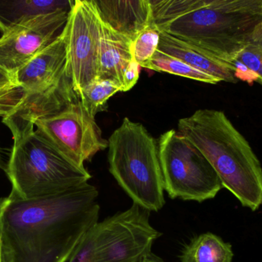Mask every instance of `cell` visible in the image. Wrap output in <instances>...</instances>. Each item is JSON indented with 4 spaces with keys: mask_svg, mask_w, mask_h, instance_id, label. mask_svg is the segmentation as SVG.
Segmentation results:
<instances>
[{
    "mask_svg": "<svg viewBox=\"0 0 262 262\" xmlns=\"http://www.w3.org/2000/svg\"><path fill=\"white\" fill-rule=\"evenodd\" d=\"M98 189L87 183L55 195L0 198L1 262H68L98 223Z\"/></svg>",
    "mask_w": 262,
    "mask_h": 262,
    "instance_id": "obj_1",
    "label": "cell"
},
{
    "mask_svg": "<svg viewBox=\"0 0 262 262\" xmlns=\"http://www.w3.org/2000/svg\"><path fill=\"white\" fill-rule=\"evenodd\" d=\"M178 132L195 145L228 189L251 210L262 205V167L244 136L222 111L199 109L181 118Z\"/></svg>",
    "mask_w": 262,
    "mask_h": 262,
    "instance_id": "obj_2",
    "label": "cell"
},
{
    "mask_svg": "<svg viewBox=\"0 0 262 262\" xmlns=\"http://www.w3.org/2000/svg\"><path fill=\"white\" fill-rule=\"evenodd\" d=\"M154 24L161 32L234 64L262 24V0H189L184 12Z\"/></svg>",
    "mask_w": 262,
    "mask_h": 262,
    "instance_id": "obj_3",
    "label": "cell"
},
{
    "mask_svg": "<svg viewBox=\"0 0 262 262\" xmlns=\"http://www.w3.org/2000/svg\"><path fill=\"white\" fill-rule=\"evenodd\" d=\"M107 141L109 171L133 203L149 212L163 209L165 190L158 142L143 125L128 118Z\"/></svg>",
    "mask_w": 262,
    "mask_h": 262,
    "instance_id": "obj_4",
    "label": "cell"
},
{
    "mask_svg": "<svg viewBox=\"0 0 262 262\" xmlns=\"http://www.w3.org/2000/svg\"><path fill=\"white\" fill-rule=\"evenodd\" d=\"M13 140L6 172L11 192L23 199L60 193L92 178L87 169L71 163L35 129Z\"/></svg>",
    "mask_w": 262,
    "mask_h": 262,
    "instance_id": "obj_5",
    "label": "cell"
},
{
    "mask_svg": "<svg viewBox=\"0 0 262 262\" xmlns=\"http://www.w3.org/2000/svg\"><path fill=\"white\" fill-rule=\"evenodd\" d=\"M158 146L164 190L169 198L203 203L223 189L206 157L178 131L171 129L160 135Z\"/></svg>",
    "mask_w": 262,
    "mask_h": 262,
    "instance_id": "obj_6",
    "label": "cell"
},
{
    "mask_svg": "<svg viewBox=\"0 0 262 262\" xmlns=\"http://www.w3.org/2000/svg\"><path fill=\"white\" fill-rule=\"evenodd\" d=\"M150 212L133 203L128 209L97 223L95 262H143L161 236Z\"/></svg>",
    "mask_w": 262,
    "mask_h": 262,
    "instance_id": "obj_7",
    "label": "cell"
},
{
    "mask_svg": "<svg viewBox=\"0 0 262 262\" xmlns=\"http://www.w3.org/2000/svg\"><path fill=\"white\" fill-rule=\"evenodd\" d=\"M35 130L55 150L80 169L108 147L95 117L77 100L55 115L37 120Z\"/></svg>",
    "mask_w": 262,
    "mask_h": 262,
    "instance_id": "obj_8",
    "label": "cell"
},
{
    "mask_svg": "<svg viewBox=\"0 0 262 262\" xmlns=\"http://www.w3.org/2000/svg\"><path fill=\"white\" fill-rule=\"evenodd\" d=\"M101 30L95 1L75 0L64 31L68 66L78 95L98 78Z\"/></svg>",
    "mask_w": 262,
    "mask_h": 262,
    "instance_id": "obj_9",
    "label": "cell"
},
{
    "mask_svg": "<svg viewBox=\"0 0 262 262\" xmlns=\"http://www.w3.org/2000/svg\"><path fill=\"white\" fill-rule=\"evenodd\" d=\"M14 78L27 95L50 97L69 104L80 99L68 66L64 30L50 46L20 68Z\"/></svg>",
    "mask_w": 262,
    "mask_h": 262,
    "instance_id": "obj_10",
    "label": "cell"
},
{
    "mask_svg": "<svg viewBox=\"0 0 262 262\" xmlns=\"http://www.w3.org/2000/svg\"><path fill=\"white\" fill-rule=\"evenodd\" d=\"M70 11L38 15L14 26L0 38V66L12 75L62 33Z\"/></svg>",
    "mask_w": 262,
    "mask_h": 262,
    "instance_id": "obj_11",
    "label": "cell"
},
{
    "mask_svg": "<svg viewBox=\"0 0 262 262\" xmlns=\"http://www.w3.org/2000/svg\"><path fill=\"white\" fill-rule=\"evenodd\" d=\"M101 21L119 33L134 38L154 23L149 0H94Z\"/></svg>",
    "mask_w": 262,
    "mask_h": 262,
    "instance_id": "obj_12",
    "label": "cell"
},
{
    "mask_svg": "<svg viewBox=\"0 0 262 262\" xmlns=\"http://www.w3.org/2000/svg\"><path fill=\"white\" fill-rule=\"evenodd\" d=\"M158 50L183 60L189 66L220 82H238V69L232 63L222 61L206 51L160 31Z\"/></svg>",
    "mask_w": 262,
    "mask_h": 262,
    "instance_id": "obj_13",
    "label": "cell"
},
{
    "mask_svg": "<svg viewBox=\"0 0 262 262\" xmlns=\"http://www.w3.org/2000/svg\"><path fill=\"white\" fill-rule=\"evenodd\" d=\"M132 43L133 40L128 36L119 33L101 21L97 78L113 82L122 89L124 71L134 59Z\"/></svg>",
    "mask_w": 262,
    "mask_h": 262,
    "instance_id": "obj_14",
    "label": "cell"
},
{
    "mask_svg": "<svg viewBox=\"0 0 262 262\" xmlns=\"http://www.w3.org/2000/svg\"><path fill=\"white\" fill-rule=\"evenodd\" d=\"M71 0H0V31L3 33L17 25L38 15L58 11H71Z\"/></svg>",
    "mask_w": 262,
    "mask_h": 262,
    "instance_id": "obj_15",
    "label": "cell"
},
{
    "mask_svg": "<svg viewBox=\"0 0 262 262\" xmlns=\"http://www.w3.org/2000/svg\"><path fill=\"white\" fill-rule=\"evenodd\" d=\"M233 257L231 244L207 232L195 237L186 246L180 262H232Z\"/></svg>",
    "mask_w": 262,
    "mask_h": 262,
    "instance_id": "obj_16",
    "label": "cell"
},
{
    "mask_svg": "<svg viewBox=\"0 0 262 262\" xmlns=\"http://www.w3.org/2000/svg\"><path fill=\"white\" fill-rule=\"evenodd\" d=\"M142 68L156 72H166L172 75H180L195 81L209 84H217L220 80L204 73L188 65L180 58L157 50L152 58L143 65Z\"/></svg>",
    "mask_w": 262,
    "mask_h": 262,
    "instance_id": "obj_17",
    "label": "cell"
},
{
    "mask_svg": "<svg viewBox=\"0 0 262 262\" xmlns=\"http://www.w3.org/2000/svg\"><path fill=\"white\" fill-rule=\"evenodd\" d=\"M119 92L121 88L113 82L97 78L84 88L78 96L87 112L95 118L98 112L107 109L111 97Z\"/></svg>",
    "mask_w": 262,
    "mask_h": 262,
    "instance_id": "obj_18",
    "label": "cell"
},
{
    "mask_svg": "<svg viewBox=\"0 0 262 262\" xmlns=\"http://www.w3.org/2000/svg\"><path fill=\"white\" fill-rule=\"evenodd\" d=\"M234 65L246 68L252 79L262 85V24L257 28L253 38L240 52Z\"/></svg>",
    "mask_w": 262,
    "mask_h": 262,
    "instance_id": "obj_19",
    "label": "cell"
},
{
    "mask_svg": "<svg viewBox=\"0 0 262 262\" xmlns=\"http://www.w3.org/2000/svg\"><path fill=\"white\" fill-rule=\"evenodd\" d=\"M160 33L158 28L152 23L140 32L133 41V55L140 67L149 61L158 50Z\"/></svg>",
    "mask_w": 262,
    "mask_h": 262,
    "instance_id": "obj_20",
    "label": "cell"
},
{
    "mask_svg": "<svg viewBox=\"0 0 262 262\" xmlns=\"http://www.w3.org/2000/svg\"><path fill=\"white\" fill-rule=\"evenodd\" d=\"M95 226H94L83 237L68 262H95V243H96Z\"/></svg>",
    "mask_w": 262,
    "mask_h": 262,
    "instance_id": "obj_21",
    "label": "cell"
},
{
    "mask_svg": "<svg viewBox=\"0 0 262 262\" xmlns=\"http://www.w3.org/2000/svg\"><path fill=\"white\" fill-rule=\"evenodd\" d=\"M24 90L20 86L0 92V117L6 116L21 101Z\"/></svg>",
    "mask_w": 262,
    "mask_h": 262,
    "instance_id": "obj_22",
    "label": "cell"
},
{
    "mask_svg": "<svg viewBox=\"0 0 262 262\" xmlns=\"http://www.w3.org/2000/svg\"><path fill=\"white\" fill-rule=\"evenodd\" d=\"M140 65L134 59L130 62L123 75L122 89L121 92L130 90L139 79L140 76Z\"/></svg>",
    "mask_w": 262,
    "mask_h": 262,
    "instance_id": "obj_23",
    "label": "cell"
},
{
    "mask_svg": "<svg viewBox=\"0 0 262 262\" xmlns=\"http://www.w3.org/2000/svg\"><path fill=\"white\" fill-rule=\"evenodd\" d=\"M18 86L12 74L0 66V92L13 89Z\"/></svg>",
    "mask_w": 262,
    "mask_h": 262,
    "instance_id": "obj_24",
    "label": "cell"
},
{
    "mask_svg": "<svg viewBox=\"0 0 262 262\" xmlns=\"http://www.w3.org/2000/svg\"><path fill=\"white\" fill-rule=\"evenodd\" d=\"M143 262H160L158 261H157V260L152 259V258H147V259L145 260Z\"/></svg>",
    "mask_w": 262,
    "mask_h": 262,
    "instance_id": "obj_25",
    "label": "cell"
},
{
    "mask_svg": "<svg viewBox=\"0 0 262 262\" xmlns=\"http://www.w3.org/2000/svg\"><path fill=\"white\" fill-rule=\"evenodd\" d=\"M0 166H1V154H0Z\"/></svg>",
    "mask_w": 262,
    "mask_h": 262,
    "instance_id": "obj_26",
    "label": "cell"
},
{
    "mask_svg": "<svg viewBox=\"0 0 262 262\" xmlns=\"http://www.w3.org/2000/svg\"><path fill=\"white\" fill-rule=\"evenodd\" d=\"M0 262H1V257H0Z\"/></svg>",
    "mask_w": 262,
    "mask_h": 262,
    "instance_id": "obj_27",
    "label": "cell"
}]
</instances>
